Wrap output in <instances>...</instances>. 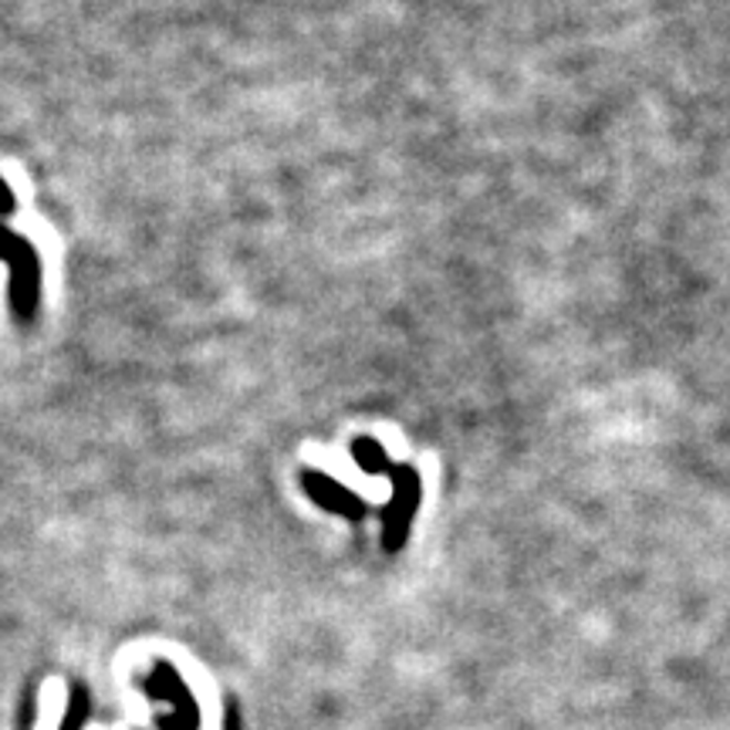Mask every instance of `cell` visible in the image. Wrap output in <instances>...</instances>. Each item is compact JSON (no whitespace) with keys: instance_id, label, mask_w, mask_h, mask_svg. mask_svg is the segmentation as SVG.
<instances>
[{"instance_id":"obj_5","label":"cell","mask_w":730,"mask_h":730,"mask_svg":"<svg viewBox=\"0 0 730 730\" xmlns=\"http://www.w3.org/2000/svg\"><path fill=\"white\" fill-rule=\"evenodd\" d=\"M11 213H14V197L8 190V182L0 179V217H11Z\"/></svg>"},{"instance_id":"obj_1","label":"cell","mask_w":730,"mask_h":730,"mask_svg":"<svg viewBox=\"0 0 730 730\" xmlns=\"http://www.w3.org/2000/svg\"><path fill=\"white\" fill-rule=\"evenodd\" d=\"M0 261L11 264V301L21 322H31L38 312V254L31 243H24L18 233H11L8 227H0Z\"/></svg>"},{"instance_id":"obj_3","label":"cell","mask_w":730,"mask_h":730,"mask_svg":"<svg viewBox=\"0 0 730 730\" xmlns=\"http://www.w3.org/2000/svg\"><path fill=\"white\" fill-rule=\"evenodd\" d=\"M301 483H304V494H309L319 508L332 511V514H342L348 521H362L365 514H369V504H365L362 498H355L348 487H342L338 480H332L319 470H304Z\"/></svg>"},{"instance_id":"obj_2","label":"cell","mask_w":730,"mask_h":730,"mask_svg":"<svg viewBox=\"0 0 730 730\" xmlns=\"http://www.w3.org/2000/svg\"><path fill=\"white\" fill-rule=\"evenodd\" d=\"M393 504L383 511V541L389 552H399L409 528H413V514L419 508V473L413 467H393Z\"/></svg>"},{"instance_id":"obj_4","label":"cell","mask_w":730,"mask_h":730,"mask_svg":"<svg viewBox=\"0 0 730 730\" xmlns=\"http://www.w3.org/2000/svg\"><path fill=\"white\" fill-rule=\"evenodd\" d=\"M348 450H352V460L358 463V470H365V473L379 477V473H389V470H393L389 453H386L383 444L373 440V437H355Z\"/></svg>"}]
</instances>
